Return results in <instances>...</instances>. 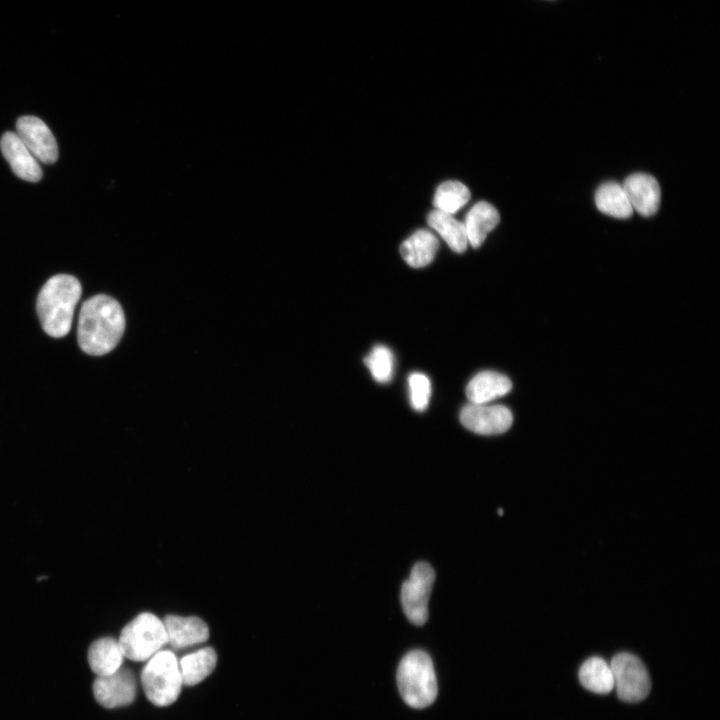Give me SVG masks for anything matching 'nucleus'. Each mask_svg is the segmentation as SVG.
<instances>
[{
    "mask_svg": "<svg viewBox=\"0 0 720 720\" xmlns=\"http://www.w3.org/2000/svg\"><path fill=\"white\" fill-rule=\"evenodd\" d=\"M125 330V315L119 302L104 294L83 302L78 320L77 337L80 348L92 356L112 351Z\"/></svg>",
    "mask_w": 720,
    "mask_h": 720,
    "instance_id": "1",
    "label": "nucleus"
},
{
    "mask_svg": "<svg viewBox=\"0 0 720 720\" xmlns=\"http://www.w3.org/2000/svg\"><path fill=\"white\" fill-rule=\"evenodd\" d=\"M81 292L78 279L68 274H57L43 285L36 309L42 328L49 336L61 338L69 333Z\"/></svg>",
    "mask_w": 720,
    "mask_h": 720,
    "instance_id": "2",
    "label": "nucleus"
},
{
    "mask_svg": "<svg viewBox=\"0 0 720 720\" xmlns=\"http://www.w3.org/2000/svg\"><path fill=\"white\" fill-rule=\"evenodd\" d=\"M399 692L406 704L421 709L436 699L438 686L433 663L422 650L407 653L397 669Z\"/></svg>",
    "mask_w": 720,
    "mask_h": 720,
    "instance_id": "3",
    "label": "nucleus"
},
{
    "mask_svg": "<svg viewBox=\"0 0 720 720\" xmlns=\"http://www.w3.org/2000/svg\"><path fill=\"white\" fill-rule=\"evenodd\" d=\"M141 683L149 701L156 706L175 702L183 686L179 661L169 650H161L147 660Z\"/></svg>",
    "mask_w": 720,
    "mask_h": 720,
    "instance_id": "4",
    "label": "nucleus"
},
{
    "mask_svg": "<svg viewBox=\"0 0 720 720\" xmlns=\"http://www.w3.org/2000/svg\"><path fill=\"white\" fill-rule=\"evenodd\" d=\"M124 657L147 661L168 643L163 621L152 613H141L123 629L118 640Z\"/></svg>",
    "mask_w": 720,
    "mask_h": 720,
    "instance_id": "5",
    "label": "nucleus"
},
{
    "mask_svg": "<svg viewBox=\"0 0 720 720\" xmlns=\"http://www.w3.org/2000/svg\"><path fill=\"white\" fill-rule=\"evenodd\" d=\"M610 668L613 674L614 688L620 700L628 703L643 701L651 689V680L643 662L627 652L616 654Z\"/></svg>",
    "mask_w": 720,
    "mask_h": 720,
    "instance_id": "6",
    "label": "nucleus"
},
{
    "mask_svg": "<svg viewBox=\"0 0 720 720\" xmlns=\"http://www.w3.org/2000/svg\"><path fill=\"white\" fill-rule=\"evenodd\" d=\"M435 580L434 569L425 562L416 563L401 588V604L408 620L423 625L428 618V602Z\"/></svg>",
    "mask_w": 720,
    "mask_h": 720,
    "instance_id": "7",
    "label": "nucleus"
},
{
    "mask_svg": "<svg viewBox=\"0 0 720 720\" xmlns=\"http://www.w3.org/2000/svg\"><path fill=\"white\" fill-rule=\"evenodd\" d=\"M460 421L468 430L481 435H497L512 425L511 411L503 405L473 404L463 407Z\"/></svg>",
    "mask_w": 720,
    "mask_h": 720,
    "instance_id": "8",
    "label": "nucleus"
},
{
    "mask_svg": "<svg viewBox=\"0 0 720 720\" xmlns=\"http://www.w3.org/2000/svg\"><path fill=\"white\" fill-rule=\"evenodd\" d=\"M92 691L98 704L107 709H114L134 701L136 681L130 670L121 667L110 675L96 677Z\"/></svg>",
    "mask_w": 720,
    "mask_h": 720,
    "instance_id": "9",
    "label": "nucleus"
},
{
    "mask_svg": "<svg viewBox=\"0 0 720 720\" xmlns=\"http://www.w3.org/2000/svg\"><path fill=\"white\" fill-rule=\"evenodd\" d=\"M16 134L39 162L52 164L58 159L56 139L40 118L20 117L16 122Z\"/></svg>",
    "mask_w": 720,
    "mask_h": 720,
    "instance_id": "10",
    "label": "nucleus"
},
{
    "mask_svg": "<svg viewBox=\"0 0 720 720\" xmlns=\"http://www.w3.org/2000/svg\"><path fill=\"white\" fill-rule=\"evenodd\" d=\"M628 200L640 215L649 217L659 208L661 191L657 180L645 173L629 175L622 184Z\"/></svg>",
    "mask_w": 720,
    "mask_h": 720,
    "instance_id": "11",
    "label": "nucleus"
},
{
    "mask_svg": "<svg viewBox=\"0 0 720 720\" xmlns=\"http://www.w3.org/2000/svg\"><path fill=\"white\" fill-rule=\"evenodd\" d=\"M0 147L16 176L28 182H38L42 178L39 161L16 133L11 131L4 133Z\"/></svg>",
    "mask_w": 720,
    "mask_h": 720,
    "instance_id": "12",
    "label": "nucleus"
},
{
    "mask_svg": "<svg viewBox=\"0 0 720 720\" xmlns=\"http://www.w3.org/2000/svg\"><path fill=\"white\" fill-rule=\"evenodd\" d=\"M168 643L175 649H184L205 642L209 637L206 623L198 617L168 615L163 620Z\"/></svg>",
    "mask_w": 720,
    "mask_h": 720,
    "instance_id": "13",
    "label": "nucleus"
},
{
    "mask_svg": "<svg viewBox=\"0 0 720 720\" xmlns=\"http://www.w3.org/2000/svg\"><path fill=\"white\" fill-rule=\"evenodd\" d=\"M512 388L508 377L494 371L476 374L466 387V396L473 404H488L506 395Z\"/></svg>",
    "mask_w": 720,
    "mask_h": 720,
    "instance_id": "14",
    "label": "nucleus"
},
{
    "mask_svg": "<svg viewBox=\"0 0 720 720\" xmlns=\"http://www.w3.org/2000/svg\"><path fill=\"white\" fill-rule=\"evenodd\" d=\"M123 659L124 655L119 642L110 637L94 641L88 649V664L96 677L118 671L122 666Z\"/></svg>",
    "mask_w": 720,
    "mask_h": 720,
    "instance_id": "15",
    "label": "nucleus"
},
{
    "mask_svg": "<svg viewBox=\"0 0 720 720\" xmlns=\"http://www.w3.org/2000/svg\"><path fill=\"white\" fill-rule=\"evenodd\" d=\"M500 216L497 209L488 202L476 203L467 213L464 226L468 243L478 248L484 242L487 234L499 223Z\"/></svg>",
    "mask_w": 720,
    "mask_h": 720,
    "instance_id": "16",
    "label": "nucleus"
},
{
    "mask_svg": "<svg viewBox=\"0 0 720 720\" xmlns=\"http://www.w3.org/2000/svg\"><path fill=\"white\" fill-rule=\"evenodd\" d=\"M439 247L437 237L428 230H418L400 246V252L406 263L413 268H421L435 257Z\"/></svg>",
    "mask_w": 720,
    "mask_h": 720,
    "instance_id": "17",
    "label": "nucleus"
},
{
    "mask_svg": "<svg viewBox=\"0 0 720 720\" xmlns=\"http://www.w3.org/2000/svg\"><path fill=\"white\" fill-rule=\"evenodd\" d=\"M217 663V655L213 648L205 647L185 655L179 661L182 683L193 686L209 676Z\"/></svg>",
    "mask_w": 720,
    "mask_h": 720,
    "instance_id": "18",
    "label": "nucleus"
},
{
    "mask_svg": "<svg viewBox=\"0 0 720 720\" xmlns=\"http://www.w3.org/2000/svg\"><path fill=\"white\" fill-rule=\"evenodd\" d=\"M428 225L436 230L449 247L456 253H463L467 249L468 238L465 226L456 220L452 214L432 210L427 216Z\"/></svg>",
    "mask_w": 720,
    "mask_h": 720,
    "instance_id": "19",
    "label": "nucleus"
},
{
    "mask_svg": "<svg viewBox=\"0 0 720 720\" xmlns=\"http://www.w3.org/2000/svg\"><path fill=\"white\" fill-rule=\"evenodd\" d=\"M595 204L602 213L620 219L629 218L633 208L622 184L606 182L595 193Z\"/></svg>",
    "mask_w": 720,
    "mask_h": 720,
    "instance_id": "20",
    "label": "nucleus"
},
{
    "mask_svg": "<svg viewBox=\"0 0 720 720\" xmlns=\"http://www.w3.org/2000/svg\"><path fill=\"white\" fill-rule=\"evenodd\" d=\"M579 680L584 688L597 694H607L614 689L610 665L601 657L588 658L581 665Z\"/></svg>",
    "mask_w": 720,
    "mask_h": 720,
    "instance_id": "21",
    "label": "nucleus"
},
{
    "mask_svg": "<svg viewBox=\"0 0 720 720\" xmlns=\"http://www.w3.org/2000/svg\"><path fill=\"white\" fill-rule=\"evenodd\" d=\"M470 199L469 189L459 181H446L435 192L433 204L436 209L453 214Z\"/></svg>",
    "mask_w": 720,
    "mask_h": 720,
    "instance_id": "22",
    "label": "nucleus"
},
{
    "mask_svg": "<svg viewBox=\"0 0 720 720\" xmlns=\"http://www.w3.org/2000/svg\"><path fill=\"white\" fill-rule=\"evenodd\" d=\"M364 363L375 381L381 384L388 383L394 372V356L391 350L384 345H376L364 358Z\"/></svg>",
    "mask_w": 720,
    "mask_h": 720,
    "instance_id": "23",
    "label": "nucleus"
},
{
    "mask_svg": "<svg viewBox=\"0 0 720 720\" xmlns=\"http://www.w3.org/2000/svg\"><path fill=\"white\" fill-rule=\"evenodd\" d=\"M410 403L416 411H424L431 397V383L429 378L419 372L411 373L408 377Z\"/></svg>",
    "mask_w": 720,
    "mask_h": 720,
    "instance_id": "24",
    "label": "nucleus"
},
{
    "mask_svg": "<svg viewBox=\"0 0 720 720\" xmlns=\"http://www.w3.org/2000/svg\"><path fill=\"white\" fill-rule=\"evenodd\" d=\"M498 514H499V515H503V510H502V509H499V510H498Z\"/></svg>",
    "mask_w": 720,
    "mask_h": 720,
    "instance_id": "25",
    "label": "nucleus"
}]
</instances>
